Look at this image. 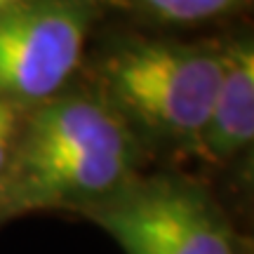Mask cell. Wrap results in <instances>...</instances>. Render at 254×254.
Instances as JSON below:
<instances>
[{
	"instance_id": "6da1fadb",
	"label": "cell",
	"mask_w": 254,
	"mask_h": 254,
	"mask_svg": "<svg viewBox=\"0 0 254 254\" xmlns=\"http://www.w3.org/2000/svg\"><path fill=\"white\" fill-rule=\"evenodd\" d=\"M146 148L94 90H64L31 106L0 200L7 219L85 214L144 172Z\"/></svg>"
},
{
	"instance_id": "7a4b0ae2",
	"label": "cell",
	"mask_w": 254,
	"mask_h": 254,
	"mask_svg": "<svg viewBox=\"0 0 254 254\" xmlns=\"http://www.w3.org/2000/svg\"><path fill=\"white\" fill-rule=\"evenodd\" d=\"M221 73L219 43L116 36L99 50L94 92L151 148L195 155Z\"/></svg>"
},
{
	"instance_id": "3957f363",
	"label": "cell",
	"mask_w": 254,
	"mask_h": 254,
	"mask_svg": "<svg viewBox=\"0 0 254 254\" xmlns=\"http://www.w3.org/2000/svg\"><path fill=\"white\" fill-rule=\"evenodd\" d=\"M82 217L125 254H245L247 240L207 184L182 172H139Z\"/></svg>"
},
{
	"instance_id": "277c9868",
	"label": "cell",
	"mask_w": 254,
	"mask_h": 254,
	"mask_svg": "<svg viewBox=\"0 0 254 254\" xmlns=\"http://www.w3.org/2000/svg\"><path fill=\"white\" fill-rule=\"evenodd\" d=\"M99 0H28L0 12V99L38 106L66 90Z\"/></svg>"
},
{
	"instance_id": "5b68a950",
	"label": "cell",
	"mask_w": 254,
	"mask_h": 254,
	"mask_svg": "<svg viewBox=\"0 0 254 254\" xmlns=\"http://www.w3.org/2000/svg\"><path fill=\"white\" fill-rule=\"evenodd\" d=\"M219 47L221 73L195 155L224 167L250 153L254 141V40L238 33Z\"/></svg>"
},
{
	"instance_id": "8992f818",
	"label": "cell",
	"mask_w": 254,
	"mask_h": 254,
	"mask_svg": "<svg viewBox=\"0 0 254 254\" xmlns=\"http://www.w3.org/2000/svg\"><path fill=\"white\" fill-rule=\"evenodd\" d=\"M139 17L158 26H198L226 19L250 0H125Z\"/></svg>"
},
{
	"instance_id": "52a82bcc",
	"label": "cell",
	"mask_w": 254,
	"mask_h": 254,
	"mask_svg": "<svg viewBox=\"0 0 254 254\" xmlns=\"http://www.w3.org/2000/svg\"><path fill=\"white\" fill-rule=\"evenodd\" d=\"M26 113H28L26 106L7 101V99H0V184L5 182V177L9 172V165L14 160Z\"/></svg>"
},
{
	"instance_id": "ba28073f",
	"label": "cell",
	"mask_w": 254,
	"mask_h": 254,
	"mask_svg": "<svg viewBox=\"0 0 254 254\" xmlns=\"http://www.w3.org/2000/svg\"><path fill=\"white\" fill-rule=\"evenodd\" d=\"M21 2H28V0H0V12H7V9L17 7Z\"/></svg>"
},
{
	"instance_id": "9c48e42d",
	"label": "cell",
	"mask_w": 254,
	"mask_h": 254,
	"mask_svg": "<svg viewBox=\"0 0 254 254\" xmlns=\"http://www.w3.org/2000/svg\"><path fill=\"white\" fill-rule=\"evenodd\" d=\"M9 219H7V212H5V207H2V200H0V226L2 224H7Z\"/></svg>"
},
{
	"instance_id": "30bf717a",
	"label": "cell",
	"mask_w": 254,
	"mask_h": 254,
	"mask_svg": "<svg viewBox=\"0 0 254 254\" xmlns=\"http://www.w3.org/2000/svg\"><path fill=\"white\" fill-rule=\"evenodd\" d=\"M245 254H252V250H247V252H245Z\"/></svg>"
}]
</instances>
